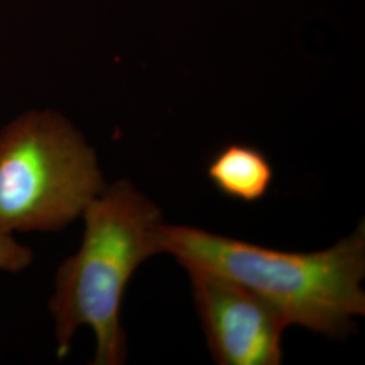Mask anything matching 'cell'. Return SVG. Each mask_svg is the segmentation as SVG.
<instances>
[{
	"label": "cell",
	"mask_w": 365,
	"mask_h": 365,
	"mask_svg": "<svg viewBox=\"0 0 365 365\" xmlns=\"http://www.w3.org/2000/svg\"><path fill=\"white\" fill-rule=\"evenodd\" d=\"M161 253L184 268L220 274L271 304L289 325L341 339L365 314L364 221L334 247L312 253L282 252L202 229L158 227Z\"/></svg>",
	"instance_id": "1"
},
{
	"label": "cell",
	"mask_w": 365,
	"mask_h": 365,
	"mask_svg": "<svg viewBox=\"0 0 365 365\" xmlns=\"http://www.w3.org/2000/svg\"><path fill=\"white\" fill-rule=\"evenodd\" d=\"M207 176L222 195L255 203L268 194L274 173L269 160L257 148L233 143L210 160Z\"/></svg>",
	"instance_id": "5"
},
{
	"label": "cell",
	"mask_w": 365,
	"mask_h": 365,
	"mask_svg": "<svg viewBox=\"0 0 365 365\" xmlns=\"http://www.w3.org/2000/svg\"><path fill=\"white\" fill-rule=\"evenodd\" d=\"M105 187L95 149L61 113L30 108L0 129V233L64 230Z\"/></svg>",
	"instance_id": "3"
},
{
	"label": "cell",
	"mask_w": 365,
	"mask_h": 365,
	"mask_svg": "<svg viewBox=\"0 0 365 365\" xmlns=\"http://www.w3.org/2000/svg\"><path fill=\"white\" fill-rule=\"evenodd\" d=\"M34 260L33 249L18 242L13 235L0 233V271L18 274Z\"/></svg>",
	"instance_id": "6"
},
{
	"label": "cell",
	"mask_w": 365,
	"mask_h": 365,
	"mask_svg": "<svg viewBox=\"0 0 365 365\" xmlns=\"http://www.w3.org/2000/svg\"><path fill=\"white\" fill-rule=\"evenodd\" d=\"M190 274L196 312L210 352L220 365H277L288 327L271 304L220 274L202 268Z\"/></svg>",
	"instance_id": "4"
},
{
	"label": "cell",
	"mask_w": 365,
	"mask_h": 365,
	"mask_svg": "<svg viewBox=\"0 0 365 365\" xmlns=\"http://www.w3.org/2000/svg\"><path fill=\"white\" fill-rule=\"evenodd\" d=\"M78 252L60 264L49 299L57 357L64 359L80 327H91L93 365H120L128 339L120 322L126 288L144 261L161 253L163 214L128 180L106 184L86 207Z\"/></svg>",
	"instance_id": "2"
}]
</instances>
